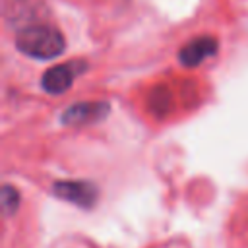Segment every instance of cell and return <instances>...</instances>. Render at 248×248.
<instances>
[{
	"mask_svg": "<svg viewBox=\"0 0 248 248\" xmlns=\"http://www.w3.org/2000/svg\"><path fill=\"white\" fill-rule=\"evenodd\" d=\"M105 105H76L72 107L64 116H66V122H83V120H91L95 116V110L97 108H103Z\"/></svg>",
	"mask_w": 248,
	"mask_h": 248,
	"instance_id": "cell-6",
	"label": "cell"
},
{
	"mask_svg": "<svg viewBox=\"0 0 248 248\" xmlns=\"http://www.w3.org/2000/svg\"><path fill=\"white\" fill-rule=\"evenodd\" d=\"M225 231L231 248H248V192L236 198Z\"/></svg>",
	"mask_w": 248,
	"mask_h": 248,
	"instance_id": "cell-3",
	"label": "cell"
},
{
	"mask_svg": "<svg viewBox=\"0 0 248 248\" xmlns=\"http://www.w3.org/2000/svg\"><path fill=\"white\" fill-rule=\"evenodd\" d=\"M205 97V83L194 76L169 74L147 83L140 93V108L153 124L174 122L196 110Z\"/></svg>",
	"mask_w": 248,
	"mask_h": 248,
	"instance_id": "cell-1",
	"label": "cell"
},
{
	"mask_svg": "<svg viewBox=\"0 0 248 248\" xmlns=\"http://www.w3.org/2000/svg\"><path fill=\"white\" fill-rule=\"evenodd\" d=\"M217 48H219L217 39L215 37H209V35H203V37H196V39L188 41L180 48L178 58H180L182 66H186V68L192 70V68H198L203 60L215 56Z\"/></svg>",
	"mask_w": 248,
	"mask_h": 248,
	"instance_id": "cell-4",
	"label": "cell"
},
{
	"mask_svg": "<svg viewBox=\"0 0 248 248\" xmlns=\"http://www.w3.org/2000/svg\"><path fill=\"white\" fill-rule=\"evenodd\" d=\"M74 68H78L76 62L50 68V70L43 76V87H45L48 93H62V91H66V89L72 85V81H74V78H76V74H78Z\"/></svg>",
	"mask_w": 248,
	"mask_h": 248,
	"instance_id": "cell-5",
	"label": "cell"
},
{
	"mask_svg": "<svg viewBox=\"0 0 248 248\" xmlns=\"http://www.w3.org/2000/svg\"><path fill=\"white\" fill-rule=\"evenodd\" d=\"M16 46L33 58H54L66 48L64 35L50 23H33L17 31Z\"/></svg>",
	"mask_w": 248,
	"mask_h": 248,
	"instance_id": "cell-2",
	"label": "cell"
}]
</instances>
